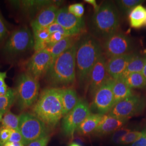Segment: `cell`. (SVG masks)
Segmentation results:
<instances>
[{
    "label": "cell",
    "instance_id": "obj_1",
    "mask_svg": "<svg viewBox=\"0 0 146 146\" xmlns=\"http://www.w3.org/2000/svg\"><path fill=\"white\" fill-rule=\"evenodd\" d=\"M76 46V77L81 85H88L91 71L103 55V49L99 41L90 35L81 37Z\"/></svg>",
    "mask_w": 146,
    "mask_h": 146
},
{
    "label": "cell",
    "instance_id": "obj_2",
    "mask_svg": "<svg viewBox=\"0 0 146 146\" xmlns=\"http://www.w3.org/2000/svg\"><path fill=\"white\" fill-rule=\"evenodd\" d=\"M76 44L74 43L52 61L45 77L53 88H63L75 82L76 78Z\"/></svg>",
    "mask_w": 146,
    "mask_h": 146
},
{
    "label": "cell",
    "instance_id": "obj_3",
    "mask_svg": "<svg viewBox=\"0 0 146 146\" xmlns=\"http://www.w3.org/2000/svg\"><path fill=\"white\" fill-rule=\"evenodd\" d=\"M31 111L48 128L55 127L63 116L60 88L44 89L32 107Z\"/></svg>",
    "mask_w": 146,
    "mask_h": 146
},
{
    "label": "cell",
    "instance_id": "obj_4",
    "mask_svg": "<svg viewBox=\"0 0 146 146\" xmlns=\"http://www.w3.org/2000/svg\"><path fill=\"white\" fill-rule=\"evenodd\" d=\"M120 25L117 8L110 1L103 2L92 18V26L95 34L104 39L117 32Z\"/></svg>",
    "mask_w": 146,
    "mask_h": 146
},
{
    "label": "cell",
    "instance_id": "obj_5",
    "mask_svg": "<svg viewBox=\"0 0 146 146\" xmlns=\"http://www.w3.org/2000/svg\"><path fill=\"white\" fill-rule=\"evenodd\" d=\"M14 89L18 108L25 110L32 107L36 102L39 96L40 84L38 80L25 72L17 77Z\"/></svg>",
    "mask_w": 146,
    "mask_h": 146
},
{
    "label": "cell",
    "instance_id": "obj_6",
    "mask_svg": "<svg viewBox=\"0 0 146 146\" xmlns=\"http://www.w3.org/2000/svg\"><path fill=\"white\" fill-rule=\"evenodd\" d=\"M34 39L30 29L22 27L11 33L2 47L3 54L14 57L34 49Z\"/></svg>",
    "mask_w": 146,
    "mask_h": 146
},
{
    "label": "cell",
    "instance_id": "obj_7",
    "mask_svg": "<svg viewBox=\"0 0 146 146\" xmlns=\"http://www.w3.org/2000/svg\"><path fill=\"white\" fill-rule=\"evenodd\" d=\"M19 116V131L23 137L25 146L32 141L49 135V128L35 115L25 112Z\"/></svg>",
    "mask_w": 146,
    "mask_h": 146
},
{
    "label": "cell",
    "instance_id": "obj_8",
    "mask_svg": "<svg viewBox=\"0 0 146 146\" xmlns=\"http://www.w3.org/2000/svg\"><path fill=\"white\" fill-rule=\"evenodd\" d=\"M90 114L91 111L87 102L84 100L79 99L73 110L63 116L62 121L63 133L73 138L78 127Z\"/></svg>",
    "mask_w": 146,
    "mask_h": 146
},
{
    "label": "cell",
    "instance_id": "obj_9",
    "mask_svg": "<svg viewBox=\"0 0 146 146\" xmlns=\"http://www.w3.org/2000/svg\"><path fill=\"white\" fill-rule=\"evenodd\" d=\"M145 105V100L143 97L134 94L115 104L108 114L128 120L141 113Z\"/></svg>",
    "mask_w": 146,
    "mask_h": 146
},
{
    "label": "cell",
    "instance_id": "obj_10",
    "mask_svg": "<svg viewBox=\"0 0 146 146\" xmlns=\"http://www.w3.org/2000/svg\"><path fill=\"white\" fill-rule=\"evenodd\" d=\"M115 80L110 78L93 95L92 108L96 113L104 115L114 107L113 88Z\"/></svg>",
    "mask_w": 146,
    "mask_h": 146
},
{
    "label": "cell",
    "instance_id": "obj_11",
    "mask_svg": "<svg viewBox=\"0 0 146 146\" xmlns=\"http://www.w3.org/2000/svg\"><path fill=\"white\" fill-rule=\"evenodd\" d=\"M132 48L131 39L122 33L116 32L105 39L104 49L106 56L113 58L131 53Z\"/></svg>",
    "mask_w": 146,
    "mask_h": 146
},
{
    "label": "cell",
    "instance_id": "obj_12",
    "mask_svg": "<svg viewBox=\"0 0 146 146\" xmlns=\"http://www.w3.org/2000/svg\"><path fill=\"white\" fill-rule=\"evenodd\" d=\"M52 63L50 54L46 49L35 52L27 61L26 72L39 80L45 76Z\"/></svg>",
    "mask_w": 146,
    "mask_h": 146
},
{
    "label": "cell",
    "instance_id": "obj_13",
    "mask_svg": "<svg viewBox=\"0 0 146 146\" xmlns=\"http://www.w3.org/2000/svg\"><path fill=\"white\" fill-rule=\"evenodd\" d=\"M55 22L67 31L72 36L81 33L85 27L84 19L69 13L67 8L58 9Z\"/></svg>",
    "mask_w": 146,
    "mask_h": 146
},
{
    "label": "cell",
    "instance_id": "obj_14",
    "mask_svg": "<svg viewBox=\"0 0 146 146\" xmlns=\"http://www.w3.org/2000/svg\"><path fill=\"white\" fill-rule=\"evenodd\" d=\"M107 61L103 54L99 58L91 71L87 88L90 93L93 95L110 78L107 70Z\"/></svg>",
    "mask_w": 146,
    "mask_h": 146
},
{
    "label": "cell",
    "instance_id": "obj_15",
    "mask_svg": "<svg viewBox=\"0 0 146 146\" xmlns=\"http://www.w3.org/2000/svg\"><path fill=\"white\" fill-rule=\"evenodd\" d=\"M58 11L56 5H52L44 7L31 22V25L33 33L47 28L54 23L56 21Z\"/></svg>",
    "mask_w": 146,
    "mask_h": 146
},
{
    "label": "cell",
    "instance_id": "obj_16",
    "mask_svg": "<svg viewBox=\"0 0 146 146\" xmlns=\"http://www.w3.org/2000/svg\"><path fill=\"white\" fill-rule=\"evenodd\" d=\"M134 54L131 52L109 58L107 61V70L110 77L114 80L121 78Z\"/></svg>",
    "mask_w": 146,
    "mask_h": 146
},
{
    "label": "cell",
    "instance_id": "obj_17",
    "mask_svg": "<svg viewBox=\"0 0 146 146\" xmlns=\"http://www.w3.org/2000/svg\"><path fill=\"white\" fill-rule=\"evenodd\" d=\"M128 119L117 117L111 115H104L93 133L97 136H104L121 128Z\"/></svg>",
    "mask_w": 146,
    "mask_h": 146
},
{
    "label": "cell",
    "instance_id": "obj_18",
    "mask_svg": "<svg viewBox=\"0 0 146 146\" xmlns=\"http://www.w3.org/2000/svg\"><path fill=\"white\" fill-rule=\"evenodd\" d=\"M63 116L67 114L78 102V96L74 89L68 87L60 88Z\"/></svg>",
    "mask_w": 146,
    "mask_h": 146
},
{
    "label": "cell",
    "instance_id": "obj_19",
    "mask_svg": "<svg viewBox=\"0 0 146 146\" xmlns=\"http://www.w3.org/2000/svg\"><path fill=\"white\" fill-rule=\"evenodd\" d=\"M104 115L99 113H91L78 127L76 131L81 135H87L93 133Z\"/></svg>",
    "mask_w": 146,
    "mask_h": 146
},
{
    "label": "cell",
    "instance_id": "obj_20",
    "mask_svg": "<svg viewBox=\"0 0 146 146\" xmlns=\"http://www.w3.org/2000/svg\"><path fill=\"white\" fill-rule=\"evenodd\" d=\"M114 95V106L121 101L132 96V89L121 79L115 80L113 88Z\"/></svg>",
    "mask_w": 146,
    "mask_h": 146
},
{
    "label": "cell",
    "instance_id": "obj_21",
    "mask_svg": "<svg viewBox=\"0 0 146 146\" xmlns=\"http://www.w3.org/2000/svg\"><path fill=\"white\" fill-rule=\"evenodd\" d=\"M131 26L135 29L145 27L146 22V8L142 5L135 7L129 14Z\"/></svg>",
    "mask_w": 146,
    "mask_h": 146
},
{
    "label": "cell",
    "instance_id": "obj_22",
    "mask_svg": "<svg viewBox=\"0 0 146 146\" xmlns=\"http://www.w3.org/2000/svg\"><path fill=\"white\" fill-rule=\"evenodd\" d=\"M74 43L73 36L66 37L59 42L54 44L51 47L47 48L46 49L50 54L52 58V62L54 60L67 50Z\"/></svg>",
    "mask_w": 146,
    "mask_h": 146
},
{
    "label": "cell",
    "instance_id": "obj_23",
    "mask_svg": "<svg viewBox=\"0 0 146 146\" xmlns=\"http://www.w3.org/2000/svg\"><path fill=\"white\" fill-rule=\"evenodd\" d=\"M146 61V55L141 56L139 54H135L128 64L125 72L121 78L132 73H142Z\"/></svg>",
    "mask_w": 146,
    "mask_h": 146
},
{
    "label": "cell",
    "instance_id": "obj_24",
    "mask_svg": "<svg viewBox=\"0 0 146 146\" xmlns=\"http://www.w3.org/2000/svg\"><path fill=\"white\" fill-rule=\"evenodd\" d=\"M120 78L131 89L146 87V79L142 73H132Z\"/></svg>",
    "mask_w": 146,
    "mask_h": 146
},
{
    "label": "cell",
    "instance_id": "obj_25",
    "mask_svg": "<svg viewBox=\"0 0 146 146\" xmlns=\"http://www.w3.org/2000/svg\"><path fill=\"white\" fill-rule=\"evenodd\" d=\"M34 39L35 52L46 49L48 47L47 42L50 36V33L47 28H44L33 33Z\"/></svg>",
    "mask_w": 146,
    "mask_h": 146
},
{
    "label": "cell",
    "instance_id": "obj_26",
    "mask_svg": "<svg viewBox=\"0 0 146 146\" xmlns=\"http://www.w3.org/2000/svg\"><path fill=\"white\" fill-rule=\"evenodd\" d=\"M11 3L16 8L28 11L43 6L52 5L53 2L50 1H13Z\"/></svg>",
    "mask_w": 146,
    "mask_h": 146
},
{
    "label": "cell",
    "instance_id": "obj_27",
    "mask_svg": "<svg viewBox=\"0 0 146 146\" xmlns=\"http://www.w3.org/2000/svg\"><path fill=\"white\" fill-rule=\"evenodd\" d=\"M15 102V92L14 89L9 88L5 95L0 96V113L5 115Z\"/></svg>",
    "mask_w": 146,
    "mask_h": 146
},
{
    "label": "cell",
    "instance_id": "obj_28",
    "mask_svg": "<svg viewBox=\"0 0 146 146\" xmlns=\"http://www.w3.org/2000/svg\"><path fill=\"white\" fill-rule=\"evenodd\" d=\"M19 123L20 116L14 114L9 110L4 115L1 122V127L8 128L11 130H19Z\"/></svg>",
    "mask_w": 146,
    "mask_h": 146
},
{
    "label": "cell",
    "instance_id": "obj_29",
    "mask_svg": "<svg viewBox=\"0 0 146 146\" xmlns=\"http://www.w3.org/2000/svg\"><path fill=\"white\" fill-rule=\"evenodd\" d=\"M144 1L141 0H118L116 3L120 11L125 14H129L135 7L140 5Z\"/></svg>",
    "mask_w": 146,
    "mask_h": 146
},
{
    "label": "cell",
    "instance_id": "obj_30",
    "mask_svg": "<svg viewBox=\"0 0 146 146\" xmlns=\"http://www.w3.org/2000/svg\"><path fill=\"white\" fill-rule=\"evenodd\" d=\"M143 133V131H131L122 139L121 144L127 145L129 143H133L141 137Z\"/></svg>",
    "mask_w": 146,
    "mask_h": 146
},
{
    "label": "cell",
    "instance_id": "obj_31",
    "mask_svg": "<svg viewBox=\"0 0 146 146\" xmlns=\"http://www.w3.org/2000/svg\"><path fill=\"white\" fill-rule=\"evenodd\" d=\"M68 10L69 13L78 17L82 18L84 13V5L82 3H74L68 7Z\"/></svg>",
    "mask_w": 146,
    "mask_h": 146
},
{
    "label": "cell",
    "instance_id": "obj_32",
    "mask_svg": "<svg viewBox=\"0 0 146 146\" xmlns=\"http://www.w3.org/2000/svg\"><path fill=\"white\" fill-rule=\"evenodd\" d=\"M48 29L50 34L54 33H59L64 37L72 36V35L67 31L64 29L61 26L56 22L53 23L50 26L48 27Z\"/></svg>",
    "mask_w": 146,
    "mask_h": 146
},
{
    "label": "cell",
    "instance_id": "obj_33",
    "mask_svg": "<svg viewBox=\"0 0 146 146\" xmlns=\"http://www.w3.org/2000/svg\"><path fill=\"white\" fill-rule=\"evenodd\" d=\"M130 131H131V129L127 128H120L114 132V134L112 136V141L116 144L121 143L122 139Z\"/></svg>",
    "mask_w": 146,
    "mask_h": 146
},
{
    "label": "cell",
    "instance_id": "obj_34",
    "mask_svg": "<svg viewBox=\"0 0 146 146\" xmlns=\"http://www.w3.org/2000/svg\"><path fill=\"white\" fill-rule=\"evenodd\" d=\"M8 31L5 26L2 17L0 15V45L5 43V41L8 38Z\"/></svg>",
    "mask_w": 146,
    "mask_h": 146
},
{
    "label": "cell",
    "instance_id": "obj_35",
    "mask_svg": "<svg viewBox=\"0 0 146 146\" xmlns=\"http://www.w3.org/2000/svg\"><path fill=\"white\" fill-rule=\"evenodd\" d=\"M11 130L8 128L0 127V146H5L11 135Z\"/></svg>",
    "mask_w": 146,
    "mask_h": 146
},
{
    "label": "cell",
    "instance_id": "obj_36",
    "mask_svg": "<svg viewBox=\"0 0 146 146\" xmlns=\"http://www.w3.org/2000/svg\"><path fill=\"white\" fill-rule=\"evenodd\" d=\"M8 142L13 143L20 142L23 143V139L20 131L19 130H11V135Z\"/></svg>",
    "mask_w": 146,
    "mask_h": 146
},
{
    "label": "cell",
    "instance_id": "obj_37",
    "mask_svg": "<svg viewBox=\"0 0 146 146\" xmlns=\"http://www.w3.org/2000/svg\"><path fill=\"white\" fill-rule=\"evenodd\" d=\"M64 37H66L63 36L61 34L59 33H54L50 34V36L47 42V44H48L47 48L52 46V45H54V44L61 41Z\"/></svg>",
    "mask_w": 146,
    "mask_h": 146
},
{
    "label": "cell",
    "instance_id": "obj_38",
    "mask_svg": "<svg viewBox=\"0 0 146 146\" xmlns=\"http://www.w3.org/2000/svg\"><path fill=\"white\" fill-rule=\"evenodd\" d=\"M50 140V136L37 139L28 143L26 146H47Z\"/></svg>",
    "mask_w": 146,
    "mask_h": 146
},
{
    "label": "cell",
    "instance_id": "obj_39",
    "mask_svg": "<svg viewBox=\"0 0 146 146\" xmlns=\"http://www.w3.org/2000/svg\"><path fill=\"white\" fill-rule=\"evenodd\" d=\"M143 134L137 141L132 143L131 146H146V129L143 131Z\"/></svg>",
    "mask_w": 146,
    "mask_h": 146
},
{
    "label": "cell",
    "instance_id": "obj_40",
    "mask_svg": "<svg viewBox=\"0 0 146 146\" xmlns=\"http://www.w3.org/2000/svg\"><path fill=\"white\" fill-rule=\"evenodd\" d=\"M84 1L86 2V3H88L89 5H92L93 7V8H94L95 12L96 11L99 9L100 6L97 4L96 1H95V0H84Z\"/></svg>",
    "mask_w": 146,
    "mask_h": 146
},
{
    "label": "cell",
    "instance_id": "obj_41",
    "mask_svg": "<svg viewBox=\"0 0 146 146\" xmlns=\"http://www.w3.org/2000/svg\"><path fill=\"white\" fill-rule=\"evenodd\" d=\"M7 78V72H0V87L6 84L5 79Z\"/></svg>",
    "mask_w": 146,
    "mask_h": 146
},
{
    "label": "cell",
    "instance_id": "obj_42",
    "mask_svg": "<svg viewBox=\"0 0 146 146\" xmlns=\"http://www.w3.org/2000/svg\"><path fill=\"white\" fill-rule=\"evenodd\" d=\"M9 88L8 87L7 84L0 87V96L5 95L7 93Z\"/></svg>",
    "mask_w": 146,
    "mask_h": 146
},
{
    "label": "cell",
    "instance_id": "obj_43",
    "mask_svg": "<svg viewBox=\"0 0 146 146\" xmlns=\"http://www.w3.org/2000/svg\"><path fill=\"white\" fill-rule=\"evenodd\" d=\"M142 74H143V75L144 76V77L146 79V63L145 64V66H144V68L143 69V70L142 72Z\"/></svg>",
    "mask_w": 146,
    "mask_h": 146
},
{
    "label": "cell",
    "instance_id": "obj_44",
    "mask_svg": "<svg viewBox=\"0 0 146 146\" xmlns=\"http://www.w3.org/2000/svg\"><path fill=\"white\" fill-rule=\"evenodd\" d=\"M4 146H15V145H14V143L7 142Z\"/></svg>",
    "mask_w": 146,
    "mask_h": 146
},
{
    "label": "cell",
    "instance_id": "obj_45",
    "mask_svg": "<svg viewBox=\"0 0 146 146\" xmlns=\"http://www.w3.org/2000/svg\"><path fill=\"white\" fill-rule=\"evenodd\" d=\"M69 146H81L80 145H79L78 143H75V142H74V143H71L70 145Z\"/></svg>",
    "mask_w": 146,
    "mask_h": 146
},
{
    "label": "cell",
    "instance_id": "obj_46",
    "mask_svg": "<svg viewBox=\"0 0 146 146\" xmlns=\"http://www.w3.org/2000/svg\"><path fill=\"white\" fill-rule=\"evenodd\" d=\"M3 114H2V113H0V122H2V120L3 119Z\"/></svg>",
    "mask_w": 146,
    "mask_h": 146
},
{
    "label": "cell",
    "instance_id": "obj_47",
    "mask_svg": "<svg viewBox=\"0 0 146 146\" xmlns=\"http://www.w3.org/2000/svg\"><path fill=\"white\" fill-rule=\"evenodd\" d=\"M145 27H146V23H145Z\"/></svg>",
    "mask_w": 146,
    "mask_h": 146
}]
</instances>
